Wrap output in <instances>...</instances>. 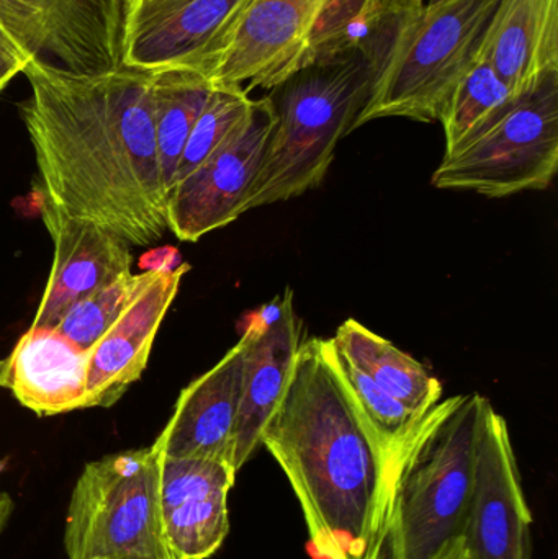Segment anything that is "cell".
<instances>
[{
  "mask_svg": "<svg viewBox=\"0 0 558 559\" xmlns=\"http://www.w3.org/2000/svg\"><path fill=\"white\" fill-rule=\"evenodd\" d=\"M20 104L36 163L39 205L91 219L131 248L167 231L166 190L154 136L153 72L121 66L74 74L28 62Z\"/></svg>",
  "mask_w": 558,
  "mask_h": 559,
  "instance_id": "6da1fadb",
  "label": "cell"
},
{
  "mask_svg": "<svg viewBox=\"0 0 558 559\" xmlns=\"http://www.w3.org/2000/svg\"><path fill=\"white\" fill-rule=\"evenodd\" d=\"M262 447L300 502L317 559H379L389 452L357 404L333 338L301 342Z\"/></svg>",
  "mask_w": 558,
  "mask_h": 559,
  "instance_id": "7a4b0ae2",
  "label": "cell"
},
{
  "mask_svg": "<svg viewBox=\"0 0 558 559\" xmlns=\"http://www.w3.org/2000/svg\"><path fill=\"white\" fill-rule=\"evenodd\" d=\"M487 397L439 401L389 453L379 559H436L464 537Z\"/></svg>",
  "mask_w": 558,
  "mask_h": 559,
  "instance_id": "3957f363",
  "label": "cell"
},
{
  "mask_svg": "<svg viewBox=\"0 0 558 559\" xmlns=\"http://www.w3.org/2000/svg\"><path fill=\"white\" fill-rule=\"evenodd\" d=\"M380 62L364 51L313 62L272 88L277 123L245 203V213L287 202L323 182L336 146L354 131Z\"/></svg>",
  "mask_w": 558,
  "mask_h": 559,
  "instance_id": "277c9868",
  "label": "cell"
},
{
  "mask_svg": "<svg viewBox=\"0 0 558 559\" xmlns=\"http://www.w3.org/2000/svg\"><path fill=\"white\" fill-rule=\"evenodd\" d=\"M501 0H444L403 20L354 130L380 118L439 121L482 61Z\"/></svg>",
  "mask_w": 558,
  "mask_h": 559,
  "instance_id": "5b68a950",
  "label": "cell"
},
{
  "mask_svg": "<svg viewBox=\"0 0 558 559\" xmlns=\"http://www.w3.org/2000/svg\"><path fill=\"white\" fill-rule=\"evenodd\" d=\"M69 559H177L164 534L153 445L88 463L66 518Z\"/></svg>",
  "mask_w": 558,
  "mask_h": 559,
  "instance_id": "8992f818",
  "label": "cell"
},
{
  "mask_svg": "<svg viewBox=\"0 0 558 559\" xmlns=\"http://www.w3.org/2000/svg\"><path fill=\"white\" fill-rule=\"evenodd\" d=\"M557 169L558 74H554L480 136L442 157L431 182L438 189L501 199L546 190Z\"/></svg>",
  "mask_w": 558,
  "mask_h": 559,
  "instance_id": "52a82bcc",
  "label": "cell"
},
{
  "mask_svg": "<svg viewBox=\"0 0 558 559\" xmlns=\"http://www.w3.org/2000/svg\"><path fill=\"white\" fill-rule=\"evenodd\" d=\"M330 0H246L215 39L182 68L212 87H278L311 64V46Z\"/></svg>",
  "mask_w": 558,
  "mask_h": 559,
  "instance_id": "ba28073f",
  "label": "cell"
},
{
  "mask_svg": "<svg viewBox=\"0 0 558 559\" xmlns=\"http://www.w3.org/2000/svg\"><path fill=\"white\" fill-rule=\"evenodd\" d=\"M124 0H0V28L43 68L102 74L121 68Z\"/></svg>",
  "mask_w": 558,
  "mask_h": 559,
  "instance_id": "9c48e42d",
  "label": "cell"
},
{
  "mask_svg": "<svg viewBox=\"0 0 558 559\" xmlns=\"http://www.w3.org/2000/svg\"><path fill=\"white\" fill-rule=\"evenodd\" d=\"M277 117L269 97L254 100L246 120L197 167L170 187L167 229L197 242L245 215V203L261 169Z\"/></svg>",
  "mask_w": 558,
  "mask_h": 559,
  "instance_id": "30bf717a",
  "label": "cell"
},
{
  "mask_svg": "<svg viewBox=\"0 0 558 559\" xmlns=\"http://www.w3.org/2000/svg\"><path fill=\"white\" fill-rule=\"evenodd\" d=\"M533 514L507 419L488 401L478 437L465 544L474 559H531Z\"/></svg>",
  "mask_w": 558,
  "mask_h": 559,
  "instance_id": "8fae6325",
  "label": "cell"
},
{
  "mask_svg": "<svg viewBox=\"0 0 558 559\" xmlns=\"http://www.w3.org/2000/svg\"><path fill=\"white\" fill-rule=\"evenodd\" d=\"M189 271V264L143 271V282L120 318L91 348L87 409L114 406L140 380L154 338Z\"/></svg>",
  "mask_w": 558,
  "mask_h": 559,
  "instance_id": "7c38bea8",
  "label": "cell"
},
{
  "mask_svg": "<svg viewBox=\"0 0 558 559\" xmlns=\"http://www.w3.org/2000/svg\"><path fill=\"white\" fill-rule=\"evenodd\" d=\"M39 215L55 245V258L32 328L55 329L75 302L130 274L133 255L124 239L91 219L46 205H39Z\"/></svg>",
  "mask_w": 558,
  "mask_h": 559,
  "instance_id": "4fadbf2b",
  "label": "cell"
},
{
  "mask_svg": "<svg viewBox=\"0 0 558 559\" xmlns=\"http://www.w3.org/2000/svg\"><path fill=\"white\" fill-rule=\"evenodd\" d=\"M159 453V452H157ZM231 463L159 455L164 534L177 559H209L229 532Z\"/></svg>",
  "mask_w": 558,
  "mask_h": 559,
  "instance_id": "5bb4252c",
  "label": "cell"
},
{
  "mask_svg": "<svg viewBox=\"0 0 558 559\" xmlns=\"http://www.w3.org/2000/svg\"><path fill=\"white\" fill-rule=\"evenodd\" d=\"M271 308V314L252 319L242 334V390L235 437L236 472L262 447V432L277 409L300 348V329L294 308V292Z\"/></svg>",
  "mask_w": 558,
  "mask_h": 559,
  "instance_id": "9a60e30c",
  "label": "cell"
},
{
  "mask_svg": "<svg viewBox=\"0 0 558 559\" xmlns=\"http://www.w3.org/2000/svg\"><path fill=\"white\" fill-rule=\"evenodd\" d=\"M242 360L241 338L215 367L182 390L169 423L153 443L159 455L219 460L235 466Z\"/></svg>",
  "mask_w": 558,
  "mask_h": 559,
  "instance_id": "2e32d148",
  "label": "cell"
},
{
  "mask_svg": "<svg viewBox=\"0 0 558 559\" xmlns=\"http://www.w3.org/2000/svg\"><path fill=\"white\" fill-rule=\"evenodd\" d=\"M246 0H159L124 13L121 66L182 68L228 25Z\"/></svg>",
  "mask_w": 558,
  "mask_h": 559,
  "instance_id": "e0dca14e",
  "label": "cell"
},
{
  "mask_svg": "<svg viewBox=\"0 0 558 559\" xmlns=\"http://www.w3.org/2000/svg\"><path fill=\"white\" fill-rule=\"evenodd\" d=\"M88 357L56 329L29 325L0 361V386L39 417L87 409Z\"/></svg>",
  "mask_w": 558,
  "mask_h": 559,
  "instance_id": "ac0fdd59",
  "label": "cell"
},
{
  "mask_svg": "<svg viewBox=\"0 0 558 559\" xmlns=\"http://www.w3.org/2000/svg\"><path fill=\"white\" fill-rule=\"evenodd\" d=\"M487 56L517 97L558 74V0H501Z\"/></svg>",
  "mask_w": 558,
  "mask_h": 559,
  "instance_id": "d6986e66",
  "label": "cell"
},
{
  "mask_svg": "<svg viewBox=\"0 0 558 559\" xmlns=\"http://www.w3.org/2000/svg\"><path fill=\"white\" fill-rule=\"evenodd\" d=\"M333 344L341 357L372 378L416 416H425L441 401L442 384L419 361L356 319H347L340 325Z\"/></svg>",
  "mask_w": 558,
  "mask_h": 559,
  "instance_id": "ffe728a7",
  "label": "cell"
},
{
  "mask_svg": "<svg viewBox=\"0 0 558 559\" xmlns=\"http://www.w3.org/2000/svg\"><path fill=\"white\" fill-rule=\"evenodd\" d=\"M151 72L154 136L161 179L167 197L190 131L199 120L213 87L200 72L189 68H164Z\"/></svg>",
  "mask_w": 558,
  "mask_h": 559,
  "instance_id": "44dd1931",
  "label": "cell"
},
{
  "mask_svg": "<svg viewBox=\"0 0 558 559\" xmlns=\"http://www.w3.org/2000/svg\"><path fill=\"white\" fill-rule=\"evenodd\" d=\"M520 98L498 75L485 52L482 61L455 88L439 118L446 134L444 157L458 153L465 144L494 127Z\"/></svg>",
  "mask_w": 558,
  "mask_h": 559,
  "instance_id": "7402d4cb",
  "label": "cell"
},
{
  "mask_svg": "<svg viewBox=\"0 0 558 559\" xmlns=\"http://www.w3.org/2000/svg\"><path fill=\"white\" fill-rule=\"evenodd\" d=\"M254 100L241 88L213 87L199 120L190 131L177 164L174 183L195 170L246 120Z\"/></svg>",
  "mask_w": 558,
  "mask_h": 559,
  "instance_id": "603a6c76",
  "label": "cell"
},
{
  "mask_svg": "<svg viewBox=\"0 0 558 559\" xmlns=\"http://www.w3.org/2000/svg\"><path fill=\"white\" fill-rule=\"evenodd\" d=\"M141 282H143V272L141 274L130 272L92 295L85 296L62 316L55 328L56 331L79 348L91 350L120 318L121 312L140 288Z\"/></svg>",
  "mask_w": 558,
  "mask_h": 559,
  "instance_id": "cb8c5ba5",
  "label": "cell"
},
{
  "mask_svg": "<svg viewBox=\"0 0 558 559\" xmlns=\"http://www.w3.org/2000/svg\"><path fill=\"white\" fill-rule=\"evenodd\" d=\"M337 357H340L341 371H343L357 404H359L372 429L376 430L380 442L390 453V450L408 433V430L422 417L416 416L408 407L403 406L389 391L379 386L372 378L367 377L359 368L351 365L346 358L341 357L340 354H337Z\"/></svg>",
  "mask_w": 558,
  "mask_h": 559,
  "instance_id": "d4e9b609",
  "label": "cell"
},
{
  "mask_svg": "<svg viewBox=\"0 0 558 559\" xmlns=\"http://www.w3.org/2000/svg\"><path fill=\"white\" fill-rule=\"evenodd\" d=\"M28 62V56L0 28V94L15 75L25 71Z\"/></svg>",
  "mask_w": 558,
  "mask_h": 559,
  "instance_id": "484cf974",
  "label": "cell"
},
{
  "mask_svg": "<svg viewBox=\"0 0 558 559\" xmlns=\"http://www.w3.org/2000/svg\"><path fill=\"white\" fill-rule=\"evenodd\" d=\"M426 0H367V5L383 20H402L418 13L425 7Z\"/></svg>",
  "mask_w": 558,
  "mask_h": 559,
  "instance_id": "4316f807",
  "label": "cell"
},
{
  "mask_svg": "<svg viewBox=\"0 0 558 559\" xmlns=\"http://www.w3.org/2000/svg\"><path fill=\"white\" fill-rule=\"evenodd\" d=\"M436 559H474V557H472L471 550L465 544V538L461 537L449 544Z\"/></svg>",
  "mask_w": 558,
  "mask_h": 559,
  "instance_id": "83f0119b",
  "label": "cell"
},
{
  "mask_svg": "<svg viewBox=\"0 0 558 559\" xmlns=\"http://www.w3.org/2000/svg\"><path fill=\"white\" fill-rule=\"evenodd\" d=\"M10 512H12V501H10L9 496L0 495V532H2Z\"/></svg>",
  "mask_w": 558,
  "mask_h": 559,
  "instance_id": "f1b7e54d",
  "label": "cell"
},
{
  "mask_svg": "<svg viewBox=\"0 0 558 559\" xmlns=\"http://www.w3.org/2000/svg\"><path fill=\"white\" fill-rule=\"evenodd\" d=\"M159 2V0H124V13L133 12L140 7L150 5V3Z\"/></svg>",
  "mask_w": 558,
  "mask_h": 559,
  "instance_id": "f546056e",
  "label": "cell"
},
{
  "mask_svg": "<svg viewBox=\"0 0 558 559\" xmlns=\"http://www.w3.org/2000/svg\"><path fill=\"white\" fill-rule=\"evenodd\" d=\"M444 2V0H426L425 7H432L436 5V3Z\"/></svg>",
  "mask_w": 558,
  "mask_h": 559,
  "instance_id": "4dcf8cb0",
  "label": "cell"
},
{
  "mask_svg": "<svg viewBox=\"0 0 558 559\" xmlns=\"http://www.w3.org/2000/svg\"><path fill=\"white\" fill-rule=\"evenodd\" d=\"M0 469H2V465H0Z\"/></svg>",
  "mask_w": 558,
  "mask_h": 559,
  "instance_id": "1f68e13d",
  "label": "cell"
}]
</instances>
